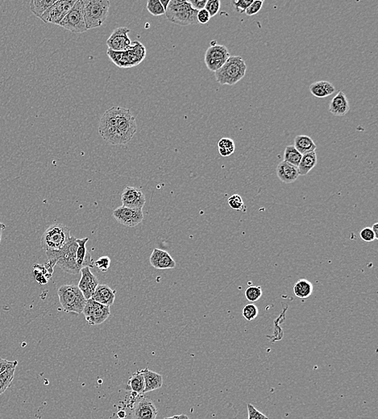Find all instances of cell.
<instances>
[{
	"mask_svg": "<svg viewBox=\"0 0 378 419\" xmlns=\"http://www.w3.org/2000/svg\"><path fill=\"white\" fill-rule=\"evenodd\" d=\"M136 118L129 109L113 107L101 118L99 132L103 140L114 145L128 144L136 132Z\"/></svg>",
	"mask_w": 378,
	"mask_h": 419,
	"instance_id": "cell-1",
	"label": "cell"
},
{
	"mask_svg": "<svg viewBox=\"0 0 378 419\" xmlns=\"http://www.w3.org/2000/svg\"><path fill=\"white\" fill-rule=\"evenodd\" d=\"M77 239L70 237L69 242L62 249L58 251L46 252L48 257L47 263L52 268L59 266L63 271L70 274H78L80 272L77 263Z\"/></svg>",
	"mask_w": 378,
	"mask_h": 419,
	"instance_id": "cell-2",
	"label": "cell"
},
{
	"mask_svg": "<svg viewBox=\"0 0 378 419\" xmlns=\"http://www.w3.org/2000/svg\"><path fill=\"white\" fill-rule=\"evenodd\" d=\"M246 70V63L241 56H230L215 75L220 84L233 86L245 78Z\"/></svg>",
	"mask_w": 378,
	"mask_h": 419,
	"instance_id": "cell-3",
	"label": "cell"
},
{
	"mask_svg": "<svg viewBox=\"0 0 378 419\" xmlns=\"http://www.w3.org/2000/svg\"><path fill=\"white\" fill-rule=\"evenodd\" d=\"M110 59L119 68H130L140 64L146 57V49L140 41H133L125 51L115 52L107 50Z\"/></svg>",
	"mask_w": 378,
	"mask_h": 419,
	"instance_id": "cell-4",
	"label": "cell"
},
{
	"mask_svg": "<svg viewBox=\"0 0 378 419\" xmlns=\"http://www.w3.org/2000/svg\"><path fill=\"white\" fill-rule=\"evenodd\" d=\"M197 11L185 0H170L165 10L166 18L175 25L186 26L197 25Z\"/></svg>",
	"mask_w": 378,
	"mask_h": 419,
	"instance_id": "cell-5",
	"label": "cell"
},
{
	"mask_svg": "<svg viewBox=\"0 0 378 419\" xmlns=\"http://www.w3.org/2000/svg\"><path fill=\"white\" fill-rule=\"evenodd\" d=\"M83 15L87 30L101 27L108 16V0H82Z\"/></svg>",
	"mask_w": 378,
	"mask_h": 419,
	"instance_id": "cell-6",
	"label": "cell"
},
{
	"mask_svg": "<svg viewBox=\"0 0 378 419\" xmlns=\"http://www.w3.org/2000/svg\"><path fill=\"white\" fill-rule=\"evenodd\" d=\"M70 228L62 224H53L45 231L41 239V248L46 251L62 249L70 241Z\"/></svg>",
	"mask_w": 378,
	"mask_h": 419,
	"instance_id": "cell-7",
	"label": "cell"
},
{
	"mask_svg": "<svg viewBox=\"0 0 378 419\" xmlns=\"http://www.w3.org/2000/svg\"><path fill=\"white\" fill-rule=\"evenodd\" d=\"M60 303L64 311L67 313L82 314L87 299L83 296L79 288L74 285H64L58 290Z\"/></svg>",
	"mask_w": 378,
	"mask_h": 419,
	"instance_id": "cell-8",
	"label": "cell"
},
{
	"mask_svg": "<svg viewBox=\"0 0 378 419\" xmlns=\"http://www.w3.org/2000/svg\"><path fill=\"white\" fill-rule=\"evenodd\" d=\"M58 25L71 33H82L87 32L83 15V1L77 0L75 5Z\"/></svg>",
	"mask_w": 378,
	"mask_h": 419,
	"instance_id": "cell-9",
	"label": "cell"
},
{
	"mask_svg": "<svg viewBox=\"0 0 378 419\" xmlns=\"http://www.w3.org/2000/svg\"><path fill=\"white\" fill-rule=\"evenodd\" d=\"M230 58V53L228 48L223 45H213L206 51L204 62L208 70L216 72L220 70L227 60Z\"/></svg>",
	"mask_w": 378,
	"mask_h": 419,
	"instance_id": "cell-10",
	"label": "cell"
},
{
	"mask_svg": "<svg viewBox=\"0 0 378 419\" xmlns=\"http://www.w3.org/2000/svg\"><path fill=\"white\" fill-rule=\"evenodd\" d=\"M86 320L90 325H99L104 323L111 315L110 306H104L92 299L87 300L82 311Z\"/></svg>",
	"mask_w": 378,
	"mask_h": 419,
	"instance_id": "cell-11",
	"label": "cell"
},
{
	"mask_svg": "<svg viewBox=\"0 0 378 419\" xmlns=\"http://www.w3.org/2000/svg\"><path fill=\"white\" fill-rule=\"evenodd\" d=\"M77 0H58L56 1L50 9L41 17V21L45 23L59 25L67 13L72 9Z\"/></svg>",
	"mask_w": 378,
	"mask_h": 419,
	"instance_id": "cell-12",
	"label": "cell"
},
{
	"mask_svg": "<svg viewBox=\"0 0 378 419\" xmlns=\"http://www.w3.org/2000/svg\"><path fill=\"white\" fill-rule=\"evenodd\" d=\"M112 216L118 223L130 228L137 226L138 224L144 220L142 209H132L123 205L116 208L112 213Z\"/></svg>",
	"mask_w": 378,
	"mask_h": 419,
	"instance_id": "cell-13",
	"label": "cell"
},
{
	"mask_svg": "<svg viewBox=\"0 0 378 419\" xmlns=\"http://www.w3.org/2000/svg\"><path fill=\"white\" fill-rule=\"evenodd\" d=\"M130 32L131 30L125 27L115 29L107 41L108 50L115 52L125 51L126 50H128L132 44V41L128 37V33Z\"/></svg>",
	"mask_w": 378,
	"mask_h": 419,
	"instance_id": "cell-14",
	"label": "cell"
},
{
	"mask_svg": "<svg viewBox=\"0 0 378 419\" xmlns=\"http://www.w3.org/2000/svg\"><path fill=\"white\" fill-rule=\"evenodd\" d=\"M122 205L132 209H143L145 205V196L139 188L127 186L121 196Z\"/></svg>",
	"mask_w": 378,
	"mask_h": 419,
	"instance_id": "cell-15",
	"label": "cell"
},
{
	"mask_svg": "<svg viewBox=\"0 0 378 419\" xmlns=\"http://www.w3.org/2000/svg\"><path fill=\"white\" fill-rule=\"evenodd\" d=\"M81 279L78 287L87 300L91 299L99 282L96 276L91 271V268L84 267L81 269Z\"/></svg>",
	"mask_w": 378,
	"mask_h": 419,
	"instance_id": "cell-16",
	"label": "cell"
},
{
	"mask_svg": "<svg viewBox=\"0 0 378 419\" xmlns=\"http://www.w3.org/2000/svg\"><path fill=\"white\" fill-rule=\"evenodd\" d=\"M157 409L148 397H142L132 412L133 419H156Z\"/></svg>",
	"mask_w": 378,
	"mask_h": 419,
	"instance_id": "cell-17",
	"label": "cell"
},
{
	"mask_svg": "<svg viewBox=\"0 0 378 419\" xmlns=\"http://www.w3.org/2000/svg\"><path fill=\"white\" fill-rule=\"evenodd\" d=\"M151 265L156 269H170L176 267V262L166 251L154 249L149 258Z\"/></svg>",
	"mask_w": 378,
	"mask_h": 419,
	"instance_id": "cell-18",
	"label": "cell"
},
{
	"mask_svg": "<svg viewBox=\"0 0 378 419\" xmlns=\"http://www.w3.org/2000/svg\"><path fill=\"white\" fill-rule=\"evenodd\" d=\"M349 110V103L345 94L343 91H339L330 102L329 111L336 116H343L348 113Z\"/></svg>",
	"mask_w": 378,
	"mask_h": 419,
	"instance_id": "cell-19",
	"label": "cell"
},
{
	"mask_svg": "<svg viewBox=\"0 0 378 419\" xmlns=\"http://www.w3.org/2000/svg\"><path fill=\"white\" fill-rule=\"evenodd\" d=\"M89 238L77 239L76 242L78 244L77 249V263H78L79 269L84 267H94V261L90 253H87V243L88 242Z\"/></svg>",
	"mask_w": 378,
	"mask_h": 419,
	"instance_id": "cell-20",
	"label": "cell"
},
{
	"mask_svg": "<svg viewBox=\"0 0 378 419\" xmlns=\"http://www.w3.org/2000/svg\"><path fill=\"white\" fill-rule=\"evenodd\" d=\"M115 292L107 285H99L91 299L104 306H111L115 302Z\"/></svg>",
	"mask_w": 378,
	"mask_h": 419,
	"instance_id": "cell-21",
	"label": "cell"
},
{
	"mask_svg": "<svg viewBox=\"0 0 378 419\" xmlns=\"http://www.w3.org/2000/svg\"><path fill=\"white\" fill-rule=\"evenodd\" d=\"M276 172L280 181L286 184L294 182L299 176L298 168L284 160L278 164Z\"/></svg>",
	"mask_w": 378,
	"mask_h": 419,
	"instance_id": "cell-22",
	"label": "cell"
},
{
	"mask_svg": "<svg viewBox=\"0 0 378 419\" xmlns=\"http://www.w3.org/2000/svg\"><path fill=\"white\" fill-rule=\"evenodd\" d=\"M140 371L144 379L145 388H144V393L161 388L163 384V377L160 374L156 373L147 368L141 369Z\"/></svg>",
	"mask_w": 378,
	"mask_h": 419,
	"instance_id": "cell-23",
	"label": "cell"
},
{
	"mask_svg": "<svg viewBox=\"0 0 378 419\" xmlns=\"http://www.w3.org/2000/svg\"><path fill=\"white\" fill-rule=\"evenodd\" d=\"M310 91L314 97L323 99L335 93V88L331 82L327 81H319L310 85Z\"/></svg>",
	"mask_w": 378,
	"mask_h": 419,
	"instance_id": "cell-24",
	"label": "cell"
},
{
	"mask_svg": "<svg viewBox=\"0 0 378 419\" xmlns=\"http://www.w3.org/2000/svg\"><path fill=\"white\" fill-rule=\"evenodd\" d=\"M294 148H296L301 154L304 155L309 152H315L317 146L314 140L310 136L300 135L294 138Z\"/></svg>",
	"mask_w": 378,
	"mask_h": 419,
	"instance_id": "cell-25",
	"label": "cell"
},
{
	"mask_svg": "<svg viewBox=\"0 0 378 419\" xmlns=\"http://www.w3.org/2000/svg\"><path fill=\"white\" fill-rule=\"evenodd\" d=\"M317 164L316 152H312L302 155L300 163L298 164V174L305 176L308 174Z\"/></svg>",
	"mask_w": 378,
	"mask_h": 419,
	"instance_id": "cell-26",
	"label": "cell"
},
{
	"mask_svg": "<svg viewBox=\"0 0 378 419\" xmlns=\"http://www.w3.org/2000/svg\"><path fill=\"white\" fill-rule=\"evenodd\" d=\"M294 294L297 298L300 299H306L311 296L314 291V286L311 282L308 280H298L296 283L294 284Z\"/></svg>",
	"mask_w": 378,
	"mask_h": 419,
	"instance_id": "cell-27",
	"label": "cell"
},
{
	"mask_svg": "<svg viewBox=\"0 0 378 419\" xmlns=\"http://www.w3.org/2000/svg\"><path fill=\"white\" fill-rule=\"evenodd\" d=\"M144 388H145V385H144V376L141 371L138 370L130 377L126 389L132 391V392H135L137 394H143Z\"/></svg>",
	"mask_w": 378,
	"mask_h": 419,
	"instance_id": "cell-28",
	"label": "cell"
},
{
	"mask_svg": "<svg viewBox=\"0 0 378 419\" xmlns=\"http://www.w3.org/2000/svg\"><path fill=\"white\" fill-rule=\"evenodd\" d=\"M33 274L35 275L36 279L41 285L47 283L48 281L52 277V274L54 271V268H52L49 264L45 265H41L39 264H35L33 266Z\"/></svg>",
	"mask_w": 378,
	"mask_h": 419,
	"instance_id": "cell-29",
	"label": "cell"
},
{
	"mask_svg": "<svg viewBox=\"0 0 378 419\" xmlns=\"http://www.w3.org/2000/svg\"><path fill=\"white\" fill-rule=\"evenodd\" d=\"M55 2L56 0H33L30 3V10L36 17L41 18Z\"/></svg>",
	"mask_w": 378,
	"mask_h": 419,
	"instance_id": "cell-30",
	"label": "cell"
},
{
	"mask_svg": "<svg viewBox=\"0 0 378 419\" xmlns=\"http://www.w3.org/2000/svg\"><path fill=\"white\" fill-rule=\"evenodd\" d=\"M302 156V155L294 148V145H289L286 147L284 152V161L298 168Z\"/></svg>",
	"mask_w": 378,
	"mask_h": 419,
	"instance_id": "cell-31",
	"label": "cell"
},
{
	"mask_svg": "<svg viewBox=\"0 0 378 419\" xmlns=\"http://www.w3.org/2000/svg\"><path fill=\"white\" fill-rule=\"evenodd\" d=\"M16 368L17 367H12L0 374V395L3 394L13 383Z\"/></svg>",
	"mask_w": 378,
	"mask_h": 419,
	"instance_id": "cell-32",
	"label": "cell"
},
{
	"mask_svg": "<svg viewBox=\"0 0 378 419\" xmlns=\"http://www.w3.org/2000/svg\"><path fill=\"white\" fill-rule=\"evenodd\" d=\"M219 152L224 157L231 156L236 150L235 142L230 138H222L218 142Z\"/></svg>",
	"mask_w": 378,
	"mask_h": 419,
	"instance_id": "cell-33",
	"label": "cell"
},
{
	"mask_svg": "<svg viewBox=\"0 0 378 419\" xmlns=\"http://www.w3.org/2000/svg\"><path fill=\"white\" fill-rule=\"evenodd\" d=\"M263 291L261 286H249L245 290V297L250 302H256L262 297Z\"/></svg>",
	"mask_w": 378,
	"mask_h": 419,
	"instance_id": "cell-34",
	"label": "cell"
},
{
	"mask_svg": "<svg viewBox=\"0 0 378 419\" xmlns=\"http://www.w3.org/2000/svg\"><path fill=\"white\" fill-rule=\"evenodd\" d=\"M148 13L154 17H160L165 14V10L160 4V0H148L147 2Z\"/></svg>",
	"mask_w": 378,
	"mask_h": 419,
	"instance_id": "cell-35",
	"label": "cell"
},
{
	"mask_svg": "<svg viewBox=\"0 0 378 419\" xmlns=\"http://www.w3.org/2000/svg\"><path fill=\"white\" fill-rule=\"evenodd\" d=\"M228 205L232 209L240 211V212H246V206H245V202L243 201V198L240 194L235 193L228 198Z\"/></svg>",
	"mask_w": 378,
	"mask_h": 419,
	"instance_id": "cell-36",
	"label": "cell"
},
{
	"mask_svg": "<svg viewBox=\"0 0 378 419\" xmlns=\"http://www.w3.org/2000/svg\"><path fill=\"white\" fill-rule=\"evenodd\" d=\"M259 314L258 307L253 303H249L243 308L242 315L247 321H253L257 319Z\"/></svg>",
	"mask_w": 378,
	"mask_h": 419,
	"instance_id": "cell-37",
	"label": "cell"
},
{
	"mask_svg": "<svg viewBox=\"0 0 378 419\" xmlns=\"http://www.w3.org/2000/svg\"><path fill=\"white\" fill-rule=\"evenodd\" d=\"M220 8H221L220 0H208L205 6V9L208 11L211 18L218 14Z\"/></svg>",
	"mask_w": 378,
	"mask_h": 419,
	"instance_id": "cell-38",
	"label": "cell"
},
{
	"mask_svg": "<svg viewBox=\"0 0 378 419\" xmlns=\"http://www.w3.org/2000/svg\"><path fill=\"white\" fill-rule=\"evenodd\" d=\"M253 0H235L232 2L234 10L240 14L245 13Z\"/></svg>",
	"mask_w": 378,
	"mask_h": 419,
	"instance_id": "cell-39",
	"label": "cell"
},
{
	"mask_svg": "<svg viewBox=\"0 0 378 419\" xmlns=\"http://www.w3.org/2000/svg\"><path fill=\"white\" fill-rule=\"evenodd\" d=\"M263 0H253V3H252L250 5V6L247 9L246 12H245V14H246L248 17H253V16H255V15H257V13H259L260 11L261 10L262 7H263Z\"/></svg>",
	"mask_w": 378,
	"mask_h": 419,
	"instance_id": "cell-40",
	"label": "cell"
},
{
	"mask_svg": "<svg viewBox=\"0 0 378 419\" xmlns=\"http://www.w3.org/2000/svg\"><path fill=\"white\" fill-rule=\"evenodd\" d=\"M94 265L102 272H107L111 265V259L108 257H101L94 262Z\"/></svg>",
	"mask_w": 378,
	"mask_h": 419,
	"instance_id": "cell-41",
	"label": "cell"
},
{
	"mask_svg": "<svg viewBox=\"0 0 378 419\" xmlns=\"http://www.w3.org/2000/svg\"><path fill=\"white\" fill-rule=\"evenodd\" d=\"M360 237L364 242L370 243L376 240L371 228H364L360 231Z\"/></svg>",
	"mask_w": 378,
	"mask_h": 419,
	"instance_id": "cell-42",
	"label": "cell"
},
{
	"mask_svg": "<svg viewBox=\"0 0 378 419\" xmlns=\"http://www.w3.org/2000/svg\"><path fill=\"white\" fill-rule=\"evenodd\" d=\"M248 413H249V419H269L267 416H265L259 410H257L252 404L248 405Z\"/></svg>",
	"mask_w": 378,
	"mask_h": 419,
	"instance_id": "cell-43",
	"label": "cell"
},
{
	"mask_svg": "<svg viewBox=\"0 0 378 419\" xmlns=\"http://www.w3.org/2000/svg\"><path fill=\"white\" fill-rule=\"evenodd\" d=\"M210 20H211V17H210L208 11L206 10L205 9L198 12V23L201 24V25H206V24H208Z\"/></svg>",
	"mask_w": 378,
	"mask_h": 419,
	"instance_id": "cell-44",
	"label": "cell"
},
{
	"mask_svg": "<svg viewBox=\"0 0 378 419\" xmlns=\"http://www.w3.org/2000/svg\"><path fill=\"white\" fill-rule=\"evenodd\" d=\"M17 364H18V361H17V360L9 361V360L0 358V374L6 371L7 369L12 368V367H17Z\"/></svg>",
	"mask_w": 378,
	"mask_h": 419,
	"instance_id": "cell-45",
	"label": "cell"
},
{
	"mask_svg": "<svg viewBox=\"0 0 378 419\" xmlns=\"http://www.w3.org/2000/svg\"><path fill=\"white\" fill-rule=\"evenodd\" d=\"M188 2L192 5V9L199 12L205 9L208 0H188Z\"/></svg>",
	"mask_w": 378,
	"mask_h": 419,
	"instance_id": "cell-46",
	"label": "cell"
},
{
	"mask_svg": "<svg viewBox=\"0 0 378 419\" xmlns=\"http://www.w3.org/2000/svg\"><path fill=\"white\" fill-rule=\"evenodd\" d=\"M164 419H190L185 414L175 415L173 417H165Z\"/></svg>",
	"mask_w": 378,
	"mask_h": 419,
	"instance_id": "cell-47",
	"label": "cell"
},
{
	"mask_svg": "<svg viewBox=\"0 0 378 419\" xmlns=\"http://www.w3.org/2000/svg\"><path fill=\"white\" fill-rule=\"evenodd\" d=\"M372 232H373L374 235H375V237H376V240L378 239V224L376 223V224H374L372 225Z\"/></svg>",
	"mask_w": 378,
	"mask_h": 419,
	"instance_id": "cell-48",
	"label": "cell"
},
{
	"mask_svg": "<svg viewBox=\"0 0 378 419\" xmlns=\"http://www.w3.org/2000/svg\"><path fill=\"white\" fill-rule=\"evenodd\" d=\"M160 4L162 5L164 10H166L167 7L169 5L170 0H160Z\"/></svg>",
	"mask_w": 378,
	"mask_h": 419,
	"instance_id": "cell-49",
	"label": "cell"
},
{
	"mask_svg": "<svg viewBox=\"0 0 378 419\" xmlns=\"http://www.w3.org/2000/svg\"><path fill=\"white\" fill-rule=\"evenodd\" d=\"M5 228H6V226L0 221V243H1V239H2L3 232L5 231Z\"/></svg>",
	"mask_w": 378,
	"mask_h": 419,
	"instance_id": "cell-50",
	"label": "cell"
}]
</instances>
